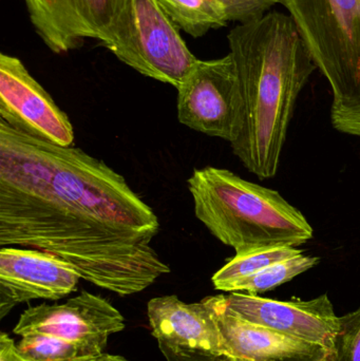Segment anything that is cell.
I'll return each mask as SVG.
<instances>
[{
    "instance_id": "6da1fadb",
    "label": "cell",
    "mask_w": 360,
    "mask_h": 361,
    "mask_svg": "<svg viewBox=\"0 0 360 361\" xmlns=\"http://www.w3.org/2000/svg\"><path fill=\"white\" fill-rule=\"evenodd\" d=\"M154 210L104 161L30 137L0 118V246L31 247L69 263L118 296L170 273L152 240Z\"/></svg>"
},
{
    "instance_id": "7a4b0ae2",
    "label": "cell",
    "mask_w": 360,
    "mask_h": 361,
    "mask_svg": "<svg viewBox=\"0 0 360 361\" xmlns=\"http://www.w3.org/2000/svg\"><path fill=\"white\" fill-rule=\"evenodd\" d=\"M242 97V120L230 143L260 179L278 173L290 123L316 66L289 14L278 11L240 23L228 36Z\"/></svg>"
},
{
    "instance_id": "3957f363",
    "label": "cell",
    "mask_w": 360,
    "mask_h": 361,
    "mask_svg": "<svg viewBox=\"0 0 360 361\" xmlns=\"http://www.w3.org/2000/svg\"><path fill=\"white\" fill-rule=\"evenodd\" d=\"M187 186L197 219L236 254L268 246L299 247L313 239L306 216L278 191L228 169H194Z\"/></svg>"
},
{
    "instance_id": "277c9868",
    "label": "cell",
    "mask_w": 360,
    "mask_h": 361,
    "mask_svg": "<svg viewBox=\"0 0 360 361\" xmlns=\"http://www.w3.org/2000/svg\"><path fill=\"white\" fill-rule=\"evenodd\" d=\"M327 78L335 130L360 137V0H280Z\"/></svg>"
},
{
    "instance_id": "5b68a950",
    "label": "cell",
    "mask_w": 360,
    "mask_h": 361,
    "mask_svg": "<svg viewBox=\"0 0 360 361\" xmlns=\"http://www.w3.org/2000/svg\"><path fill=\"white\" fill-rule=\"evenodd\" d=\"M103 46L142 75L175 89L200 61L159 0H124Z\"/></svg>"
},
{
    "instance_id": "8992f818",
    "label": "cell",
    "mask_w": 360,
    "mask_h": 361,
    "mask_svg": "<svg viewBox=\"0 0 360 361\" xmlns=\"http://www.w3.org/2000/svg\"><path fill=\"white\" fill-rule=\"evenodd\" d=\"M126 326L124 316L109 301L91 293H80L63 303L36 305L23 311L15 335H42L80 350L86 357L106 353L110 337Z\"/></svg>"
},
{
    "instance_id": "52a82bcc",
    "label": "cell",
    "mask_w": 360,
    "mask_h": 361,
    "mask_svg": "<svg viewBox=\"0 0 360 361\" xmlns=\"http://www.w3.org/2000/svg\"><path fill=\"white\" fill-rule=\"evenodd\" d=\"M178 90V120L184 126L234 142L242 120V97L234 61H199Z\"/></svg>"
},
{
    "instance_id": "ba28073f",
    "label": "cell",
    "mask_w": 360,
    "mask_h": 361,
    "mask_svg": "<svg viewBox=\"0 0 360 361\" xmlns=\"http://www.w3.org/2000/svg\"><path fill=\"white\" fill-rule=\"evenodd\" d=\"M0 118L12 128L58 146H73L71 121L12 55H0Z\"/></svg>"
},
{
    "instance_id": "9c48e42d",
    "label": "cell",
    "mask_w": 360,
    "mask_h": 361,
    "mask_svg": "<svg viewBox=\"0 0 360 361\" xmlns=\"http://www.w3.org/2000/svg\"><path fill=\"white\" fill-rule=\"evenodd\" d=\"M152 336L166 361H220L221 337L205 298L186 303L175 295L147 305Z\"/></svg>"
},
{
    "instance_id": "30bf717a",
    "label": "cell",
    "mask_w": 360,
    "mask_h": 361,
    "mask_svg": "<svg viewBox=\"0 0 360 361\" xmlns=\"http://www.w3.org/2000/svg\"><path fill=\"white\" fill-rule=\"evenodd\" d=\"M80 274L63 259L19 246L0 250V319L32 300L56 301L77 290Z\"/></svg>"
},
{
    "instance_id": "8fae6325",
    "label": "cell",
    "mask_w": 360,
    "mask_h": 361,
    "mask_svg": "<svg viewBox=\"0 0 360 361\" xmlns=\"http://www.w3.org/2000/svg\"><path fill=\"white\" fill-rule=\"evenodd\" d=\"M224 301L249 322L335 351L340 317L336 315L327 294L312 300L279 301L234 292L224 295Z\"/></svg>"
},
{
    "instance_id": "7c38bea8",
    "label": "cell",
    "mask_w": 360,
    "mask_h": 361,
    "mask_svg": "<svg viewBox=\"0 0 360 361\" xmlns=\"http://www.w3.org/2000/svg\"><path fill=\"white\" fill-rule=\"evenodd\" d=\"M124 0H23L30 20L52 52L63 54L87 39L107 42Z\"/></svg>"
},
{
    "instance_id": "4fadbf2b",
    "label": "cell",
    "mask_w": 360,
    "mask_h": 361,
    "mask_svg": "<svg viewBox=\"0 0 360 361\" xmlns=\"http://www.w3.org/2000/svg\"><path fill=\"white\" fill-rule=\"evenodd\" d=\"M221 337L220 361H334L335 351L249 322L226 305L224 295L205 298Z\"/></svg>"
},
{
    "instance_id": "5bb4252c",
    "label": "cell",
    "mask_w": 360,
    "mask_h": 361,
    "mask_svg": "<svg viewBox=\"0 0 360 361\" xmlns=\"http://www.w3.org/2000/svg\"><path fill=\"white\" fill-rule=\"evenodd\" d=\"M163 10L179 29L192 37L224 27L228 23L225 8L218 0H159Z\"/></svg>"
},
{
    "instance_id": "9a60e30c",
    "label": "cell",
    "mask_w": 360,
    "mask_h": 361,
    "mask_svg": "<svg viewBox=\"0 0 360 361\" xmlns=\"http://www.w3.org/2000/svg\"><path fill=\"white\" fill-rule=\"evenodd\" d=\"M302 254L304 250L293 246H268L239 252L213 276L211 281L216 290L226 292L230 284Z\"/></svg>"
},
{
    "instance_id": "2e32d148",
    "label": "cell",
    "mask_w": 360,
    "mask_h": 361,
    "mask_svg": "<svg viewBox=\"0 0 360 361\" xmlns=\"http://www.w3.org/2000/svg\"><path fill=\"white\" fill-rule=\"evenodd\" d=\"M319 261L321 259L318 257L298 255L287 260L274 263L254 275L230 284L226 293L241 292L258 295L268 292L316 267Z\"/></svg>"
},
{
    "instance_id": "e0dca14e",
    "label": "cell",
    "mask_w": 360,
    "mask_h": 361,
    "mask_svg": "<svg viewBox=\"0 0 360 361\" xmlns=\"http://www.w3.org/2000/svg\"><path fill=\"white\" fill-rule=\"evenodd\" d=\"M334 361H360V307L340 317Z\"/></svg>"
},
{
    "instance_id": "ac0fdd59",
    "label": "cell",
    "mask_w": 360,
    "mask_h": 361,
    "mask_svg": "<svg viewBox=\"0 0 360 361\" xmlns=\"http://www.w3.org/2000/svg\"><path fill=\"white\" fill-rule=\"evenodd\" d=\"M225 8L228 21L239 23L257 20L268 13L275 4H280V0H218Z\"/></svg>"
},
{
    "instance_id": "d6986e66",
    "label": "cell",
    "mask_w": 360,
    "mask_h": 361,
    "mask_svg": "<svg viewBox=\"0 0 360 361\" xmlns=\"http://www.w3.org/2000/svg\"><path fill=\"white\" fill-rule=\"evenodd\" d=\"M0 361H33L23 355L14 339L2 332L0 334Z\"/></svg>"
},
{
    "instance_id": "ffe728a7",
    "label": "cell",
    "mask_w": 360,
    "mask_h": 361,
    "mask_svg": "<svg viewBox=\"0 0 360 361\" xmlns=\"http://www.w3.org/2000/svg\"><path fill=\"white\" fill-rule=\"evenodd\" d=\"M71 361H129L126 358L120 355H116V354L104 353L103 355L97 356V357H87L80 358V360H75Z\"/></svg>"
}]
</instances>
